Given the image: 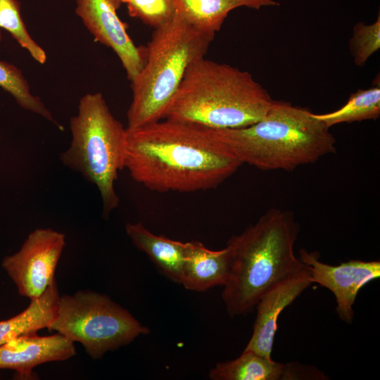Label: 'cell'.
Returning a JSON list of instances; mask_svg holds the SVG:
<instances>
[{"label":"cell","mask_w":380,"mask_h":380,"mask_svg":"<svg viewBox=\"0 0 380 380\" xmlns=\"http://www.w3.org/2000/svg\"><path fill=\"white\" fill-rule=\"evenodd\" d=\"M127 129L126 167L157 192H193L218 186L242 165L210 129L165 118Z\"/></svg>","instance_id":"6da1fadb"},{"label":"cell","mask_w":380,"mask_h":380,"mask_svg":"<svg viewBox=\"0 0 380 380\" xmlns=\"http://www.w3.org/2000/svg\"><path fill=\"white\" fill-rule=\"evenodd\" d=\"M273 101L248 72L203 57L187 69L163 119L209 129L240 128L263 118Z\"/></svg>","instance_id":"7a4b0ae2"},{"label":"cell","mask_w":380,"mask_h":380,"mask_svg":"<svg viewBox=\"0 0 380 380\" xmlns=\"http://www.w3.org/2000/svg\"><path fill=\"white\" fill-rule=\"evenodd\" d=\"M309 110L274 101L258 122L240 128L210 129L241 164L291 171L336 153V139Z\"/></svg>","instance_id":"3957f363"},{"label":"cell","mask_w":380,"mask_h":380,"mask_svg":"<svg viewBox=\"0 0 380 380\" xmlns=\"http://www.w3.org/2000/svg\"><path fill=\"white\" fill-rule=\"evenodd\" d=\"M298 233L292 212L271 208L230 239L232 267L222 293L230 317L251 312L271 286L304 266L293 250Z\"/></svg>","instance_id":"277c9868"},{"label":"cell","mask_w":380,"mask_h":380,"mask_svg":"<svg viewBox=\"0 0 380 380\" xmlns=\"http://www.w3.org/2000/svg\"><path fill=\"white\" fill-rule=\"evenodd\" d=\"M214 37L196 30L176 12L171 20L155 29L143 68L131 82L127 129L163 119L187 69L205 57Z\"/></svg>","instance_id":"5b68a950"},{"label":"cell","mask_w":380,"mask_h":380,"mask_svg":"<svg viewBox=\"0 0 380 380\" xmlns=\"http://www.w3.org/2000/svg\"><path fill=\"white\" fill-rule=\"evenodd\" d=\"M70 128L72 141L60 160L96 186L103 215L108 217L120 202L114 184L118 172L125 168L127 129L113 116L99 92L80 99Z\"/></svg>","instance_id":"8992f818"},{"label":"cell","mask_w":380,"mask_h":380,"mask_svg":"<svg viewBox=\"0 0 380 380\" xmlns=\"http://www.w3.org/2000/svg\"><path fill=\"white\" fill-rule=\"evenodd\" d=\"M47 329L80 343L94 360L149 333L127 310L91 291L61 296L56 317Z\"/></svg>","instance_id":"52a82bcc"},{"label":"cell","mask_w":380,"mask_h":380,"mask_svg":"<svg viewBox=\"0 0 380 380\" xmlns=\"http://www.w3.org/2000/svg\"><path fill=\"white\" fill-rule=\"evenodd\" d=\"M65 246V235L50 228L31 232L20 249L2 260V267L18 293L37 299L55 280L56 266Z\"/></svg>","instance_id":"ba28073f"},{"label":"cell","mask_w":380,"mask_h":380,"mask_svg":"<svg viewBox=\"0 0 380 380\" xmlns=\"http://www.w3.org/2000/svg\"><path fill=\"white\" fill-rule=\"evenodd\" d=\"M299 255V259L310 272L312 282L334 293L339 318L348 324L352 323L357 295L362 286L380 277V262L351 260L331 265L321 262L316 252L302 248Z\"/></svg>","instance_id":"9c48e42d"},{"label":"cell","mask_w":380,"mask_h":380,"mask_svg":"<svg viewBox=\"0 0 380 380\" xmlns=\"http://www.w3.org/2000/svg\"><path fill=\"white\" fill-rule=\"evenodd\" d=\"M119 0H76V14L100 43L112 49L132 82L144 65V51L137 47L117 14Z\"/></svg>","instance_id":"30bf717a"},{"label":"cell","mask_w":380,"mask_h":380,"mask_svg":"<svg viewBox=\"0 0 380 380\" xmlns=\"http://www.w3.org/2000/svg\"><path fill=\"white\" fill-rule=\"evenodd\" d=\"M312 283L310 272L304 264L271 286L255 305L257 315L253 334L245 350L271 359L279 315Z\"/></svg>","instance_id":"8fae6325"},{"label":"cell","mask_w":380,"mask_h":380,"mask_svg":"<svg viewBox=\"0 0 380 380\" xmlns=\"http://www.w3.org/2000/svg\"><path fill=\"white\" fill-rule=\"evenodd\" d=\"M76 354L74 342L63 335L40 336L36 332L15 337L0 346V369L16 372L20 379H32V369L43 363L63 361Z\"/></svg>","instance_id":"7c38bea8"},{"label":"cell","mask_w":380,"mask_h":380,"mask_svg":"<svg viewBox=\"0 0 380 380\" xmlns=\"http://www.w3.org/2000/svg\"><path fill=\"white\" fill-rule=\"evenodd\" d=\"M319 375L315 367L275 362L245 349L239 357L217 364L209 373L213 380L318 379Z\"/></svg>","instance_id":"4fadbf2b"},{"label":"cell","mask_w":380,"mask_h":380,"mask_svg":"<svg viewBox=\"0 0 380 380\" xmlns=\"http://www.w3.org/2000/svg\"><path fill=\"white\" fill-rule=\"evenodd\" d=\"M185 260L181 284L194 291H205L224 286L232 267L229 247L212 251L197 241L186 242Z\"/></svg>","instance_id":"5bb4252c"},{"label":"cell","mask_w":380,"mask_h":380,"mask_svg":"<svg viewBox=\"0 0 380 380\" xmlns=\"http://www.w3.org/2000/svg\"><path fill=\"white\" fill-rule=\"evenodd\" d=\"M125 229L136 246L145 252L164 274L181 284L185 260V243L156 235L141 222L128 223Z\"/></svg>","instance_id":"9a60e30c"},{"label":"cell","mask_w":380,"mask_h":380,"mask_svg":"<svg viewBox=\"0 0 380 380\" xmlns=\"http://www.w3.org/2000/svg\"><path fill=\"white\" fill-rule=\"evenodd\" d=\"M60 296L54 280L18 315L0 321V346L19 336L47 328L57 314Z\"/></svg>","instance_id":"2e32d148"},{"label":"cell","mask_w":380,"mask_h":380,"mask_svg":"<svg viewBox=\"0 0 380 380\" xmlns=\"http://www.w3.org/2000/svg\"><path fill=\"white\" fill-rule=\"evenodd\" d=\"M175 12L196 30L215 35L229 13L243 0H174Z\"/></svg>","instance_id":"e0dca14e"},{"label":"cell","mask_w":380,"mask_h":380,"mask_svg":"<svg viewBox=\"0 0 380 380\" xmlns=\"http://www.w3.org/2000/svg\"><path fill=\"white\" fill-rule=\"evenodd\" d=\"M380 115L379 82L367 89H358L352 93L348 101L340 108L313 116L329 128L337 124L376 120Z\"/></svg>","instance_id":"ac0fdd59"},{"label":"cell","mask_w":380,"mask_h":380,"mask_svg":"<svg viewBox=\"0 0 380 380\" xmlns=\"http://www.w3.org/2000/svg\"><path fill=\"white\" fill-rule=\"evenodd\" d=\"M0 87L11 94L23 108L42 115L62 129L41 99L31 93L30 85L21 71L2 61H0Z\"/></svg>","instance_id":"d6986e66"},{"label":"cell","mask_w":380,"mask_h":380,"mask_svg":"<svg viewBox=\"0 0 380 380\" xmlns=\"http://www.w3.org/2000/svg\"><path fill=\"white\" fill-rule=\"evenodd\" d=\"M0 28L10 32L38 63L43 64L46 62L45 51L32 38L23 23L20 4L17 0H0Z\"/></svg>","instance_id":"ffe728a7"},{"label":"cell","mask_w":380,"mask_h":380,"mask_svg":"<svg viewBox=\"0 0 380 380\" xmlns=\"http://www.w3.org/2000/svg\"><path fill=\"white\" fill-rule=\"evenodd\" d=\"M350 50L357 66H363L380 48V16L370 25L358 23L353 30Z\"/></svg>","instance_id":"44dd1931"},{"label":"cell","mask_w":380,"mask_h":380,"mask_svg":"<svg viewBox=\"0 0 380 380\" xmlns=\"http://www.w3.org/2000/svg\"><path fill=\"white\" fill-rule=\"evenodd\" d=\"M131 16L158 28L172 19L175 15L174 0H127Z\"/></svg>","instance_id":"7402d4cb"},{"label":"cell","mask_w":380,"mask_h":380,"mask_svg":"<svg viewBox=\"0 0 380 380\" xmlns=\"http://www.w3.org/2000/svg\"><path fill=\"white\" fill-rule=\"evenodd\" d=\"M246 2V7L260 9L262 6H277L279 4L274 0H243Z\"/></svg>","instance_id":"603a6c76"},{"label":"cell","mask_w":380,"mask_h":380,"mask_svg":"<svg viewBox=\"0 0 380 380\" xmlns=\"http://www.w3.org/2000/svg\"><path fill=\"white\" fill-rule=\"evenodd\" d=\"M121 3H127V0H119Z\"/></svg>","instance_id":"cb8c5ba5"},{"label":"cell","mask_w":380,"mask_h":380,"mask_svg":"<svg viewBox=\"0 0 380 380\" xmlns=\"http://www.w3.org/2000/svg\"><path fill=\"white\" fill-rule=\"evenodd\" d=\"M1 32H0V39H1Z\"/></svg>","instance_id":"d4e9b609"}]
</instances>
